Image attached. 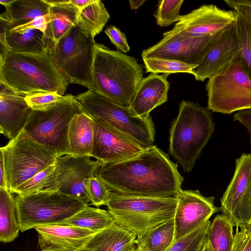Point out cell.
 Segmentation results:
<instances>
[{"instance_id":"6da1fadb","label":"cell","mask_w":251,"mask_h":251,"mask_svg":"<svg viewBox=\"0 0 251 251\" xmlns=\"http://www.w3.org/2000/svg\"><path fill=\"white\" fill-rule=\"evenodd\" d=\"M95 176L110 191L125 196L157 198H177L184 180L177 165L154 145L121 161L99 160Z\"/></svg>"},{"instance_id":"7a4b0ae2","label":"cell","mask_w":251,"mask_h":251,"mask_svg":"<svg viewBox=\"0 0 251 251\" xmlns=\"http://www.w3.org/2000/svg\"><path fill=\"white\" fill-rule=\"evenodd\" d=\"M50 45L38 53L0 52V83L24 97L49 92L63 95L69 83L57 67Z\"/></svg>"},{"instance_id":"3957f363","label":"cell","mask_w":251,"mask_h":251,"mask_svg":"<svg viewBox=\"0 0 251 251\" xmlns=\"http://www.w3.org/2000/svg\"><path fill=\"white\" fill-rule=\"evenodd\" d=\"M143 74V65L134 57L95 42L92 67L93 92L129 107Z\"/></svg>"},{"instance_id":"277c9868","label":"cell","mask_w":251,"mask_h":251,"mask_svg":"<svg viewBox=\"0 0 251 251\" xmlns=\"http://www.w3.org/2000/svg\"><path fill=\"white\" fill-rule=\"evenodd\" d=\"M215 124L210 110L198 103L182 100L170 130L169 152L184 172L192 171L210 139Z\"/></svg>"},{"instance_id":"5b68a950","label":"cell","mask_w":251,"mask_h":251,"mask_svg":"<svg viewBox=\"0 0 251 251\" xmlns=\"http://www.w3.org/2000/svg\"><path fill=\"white\" fill-rule=\"evenodd\" d=\"M176 198L129 196L110 191L106 204L115 221L137 236L174 218Z\"/></svg>"},{"instance_id":"8992f818","label":"cell","mask_w":251,"mask_h":251,"mask_svg":"<svg viewBox=\"0 0 251 251\" xmlns=\"http://www.w3.org/2000/svg\"><path fill=\"white\" fill-rule=\"evenodd\" d=\"M75 98L83 111L93 119L102 121L124 133L145 149L153 146L155 131L150 115L134 116L128 107L89 90Z\"/></svg>"},{"instance_id":"52a82bcc","label":"cell","mask_w":251,"mask_h":251,"mask_svg":"<svg viewBox=\"0 0 251 251\" xmlns=\"http://www.w3.org/2000/svg\"><path fill=\"white\" fill-rule=\"evenodd\" d=\"M83 110L75 97L46 108L32 110L24 128L38 143L55 152L59 157L70 154L68 133L70 123Z\"/></svg>"},{"instance_id":"ba28073f","label":"cell","mask_w":251,"mask_h":251,"mask_svg":"<svg viewBox=\"0 0 251 251\" xmlns=\"http://www.w3.org/2000/svg\"><path fill=\"white\" fill-rule=\"evenodd\" d=\"M4 163L7 189L14 193L21 185L59 157L50 149L38 143L23 130L0 148Z\"/></svg>"},{"instance_id":"9c48e42d","label":"cell","mask_w":251,"mask_h":251,"mask_svg":"<svg viewBox=\"0 0 251 251\" xmlns=\"http://www.w3.org/2000/svg\"><path fill=\"white\" fill-rule=\"evenodd\" d=\"M15 200L22 232L38 226L61 224L86 206L58 191L17 195Z\"/></svg>"},{"instance_id":"30bf717a","label":"cell","mask_w":251,"mask_h":251,"mask_svg":"<svg viewBox=\"0 0 251 251\" xmlns=\"http://www.w3.org/2000/svg\"><path fill=\"white\" fill-rule=\"evenodd\" d=\"M205 89L207 107L214 112L230 114L251 108V80L239 57L209 78Z\"/></svg>"},{"instance_id":"8fae6325","label":"cell","mask_w":251,"mask_h":251,"mask_svg":"<svg viewBox=\"0 0 251 251\" xmlns=\"http://www.w3.org/2000/svg\"><path fill=\"white\" fill-rule=\"evenodd\" d=\"M95 42L77 25L58 42H50L56 66L69 84H79L93 91L92 67Z\"/></svg>"},{"instance_id":"7c38bea8","label":"cell","mask_w":251,"mask_h":251,"mask_svg":"<svg viewBox=\"0 0 251 251\" xmlns=\"http://www.w3.org/2000/svg\"><path fill=\"white\" fill-rule=\"evenodd\" d=\"M221 210L234 226L251 224V153H243L235 161L233 176L221 199Z\"/></svg>"},{"instance_id":"4fadbf2b","label":"cell","mask_w":251,"mask_h":251,"mask_svg":"<svg viewBox=\"0 0 251 251\" xmlns=\"http://www.w3.org/2000/svg\"><path fill=\"white\" fill-rule=\"evenodd\" d=\"M90 156L68 154L58 157L55 162L57 191L77 199L86 205L91 200L87 186L94 176L99 160Z\"/></svg>"},{"instance_id":"5bb4252c","label":"cell","mask_w":251,"mask_h":251,"mask_svg":"<svg viewBox=\"0 0 251 251\" xmlns=\"http://www.w3.org/2000/svg\"><path fill=\"white\" fill-rule=\"evenodd\" d=\"M237 16L233 10L222 9L213 4L202 5L181 15L169 31L185 37H218L234 24Z\"/></svg>"},{"instance_id":"9a60e30c","label":"cell","mask_w":251,"mask_h":251,"mask_svg":"<svg viewBox=\"0 0 251 251\" xmlns=\"http://www.w3.org/2000/svg\"><path fill=\"white\" fill-rule=\"evenodd\" d=\"M163 35L156 44L142 51V58L170 59L198 66L221 36L185 37L169 31Z\"/></svg>"},{"instance_id":"2e32d148","label":"cell","mask_w":251,"mask_h":251,"mask_svg":"<svg viewBox=\"0 0 251 251\" xmlns=\"http://www.w3.org/2000/svg\"><path fill=\"white\" fill-rule=\"evenodd\" d=\"M174 217L175 242L191 233L221 211L214 204V197H206L199 190H181Z\"/></svg>"},{"instance_id":"e0dca14e","label":"cell","mask_w":251,"mask_h":251,"mask_svg":"<svg viewBox=\"0 0 251 251\" xmlns=\"http://www.w3.org/2000/svg\"><path fill=\"white\" fill-rule=\"evenodd\" d=\"M94 121L92 157L103 163L116 162L135 156L145 149L120 131L98 120Z\"/></svg>"},{"instance_id":"ac0fdd59","label":"cell","mask_w":251,"mask_h":251,"mask_svg":"<svg viewBox=\"0 0 251 251\" xmlns=\"http://www.w3.org/2000/svg\"><path fill=\"white\" fill-rule=\"evenodd\" d=\"M240 50L234 24L221 35L192 75L197 81L209 79L239 57Z\"/></svg>"},{"instance_id":"d6986e66","label":"cell","mask_w":251,"mask_h":251,"mask_svg":"<svg viewBox=\"0 0 251 251\" xmlns=\"http://www.w3.org/2000/svg\"><path fill=\"white\" fill-rule=\"evenodd\" d=\"M38 245L43 251H77L84 248L95 233L64 224L38 226Z\"/></svg>"},{"instance_id":"ffe728a7","label":"cell","mask_w":251,"mask_h":251,"mask_svg":"<svg viewBox=\"0 0 251 251\" xmlns=\"http://www.w3.org/2000/svg\"><path fill=\"white\" fill-rule=\"evenodd\" d=\"M0 132L10 140L24 128L32 112L25 97L0 83Z\"/></svg>"},{"instance_id":"44dd1931","label":"cell","mask_w":251,"mask_h":251,"mask_svg":"<svg viewBox=\"0 0 251 251\" xmlns=\"http://www.w3.org/2000/svg\"><path fill=\"white\" fill-rule=\"evenodd\" d=\"M169 75L151 73L143 78L129 107L132 115L148 116L151 110L167 101L170 87Z\"/></svg>"},{"instance_id":"7402d4cb","label":"cell","mask_w":251,"mask_h":251,"mask_svg":"<svg viewBox=\"0 0 251 251\" xmlns=\"http://www.w3.org/2000/svg\"><path fill=\"white\" fill-rule=\"evenodd\" d=\"M136 238L115 221L109 227L95 234L84 248L90 251H135Z\"/></svg>"},{"instance_id":"603a6c76","label":"cell","mask_w":251,"mask_h":251,"mask_svg":"<svg viewBox=\"0 0 251 251\" xmlns=\"http://www.w3.org/2000/svg\"><path fill=\"white\" fill-rule=\"evenodd\" d=\"M94 136L93 119L84 112L75 115L69 128L70 154L92 157Z\"/></svg>"},{"instance_id":"cb8c5ba5","label":"cell","mask_w":251,"mask_h":251,"mask_svg":"<svg viewBox=\"0 0 251 251\" xmlns=\"http://www.w3.org/2000/svg\"><path fill=\"white\" fill-rule=\"evenodd\" d=\"M50 7L43 0H15L5 7V12L0 15V19L7 22L10 30L38 17L48 16Z\"/></svg>"},{"instance_id":"d4e9b609","label":"cell","mask_w":251,"mask_h":251,"mask_svg":"<svg viewBox=\"0 0 251 251\" xmlns=\"http://www.w3.org/2000/svg\"><path fill=\"white\" fill-rule=\"evenodd\" d=\"M78 12L79 10L70 2V0L50 6V21L44 33L45 38L52 43L58 42L73 26L77 25Z\"/></svg>"},{"instance_id":"484cf974","label":"cell","mask_w":251,"mask_h":251,"mask_svg":"<svg viewBox=\"0 0 251 251\" xmlns=\"http://www.w3.org/2000/svg\"><path fill=\"white\" fill-rule=\"evenodd\" d=\"M21 230L15 198L8 189L0 188V241L10 243Z\"/></svg>"},{"instance_id":"4316f807","label":"cell","mask_w":251,"mask_h":251,"mask_svg":"<svg viewBox=\"0 0 251 251\" xmlns=\"http://www.w3.org/2000/svg\"><path fill=\"white\" fill-rule=\"evenodd\" d=\"M175 242L174 218L137 236L138 251H166Z\"/></svg>"},{"instance_id":"83f0119b","label":"cell","mask_w":251,"mask_h":251,"mask_svg":"<svg viewBox=\"0 0 251 251\" xmlns=\"http://www.w3.org/2000/svg\"><path fill=\"white\" fill-rule=\"evenodd\" d=\"M115 221L108 211L86 205L60 224L86 229L97 233L111 226Z\"/></svg>"},{"instance_id":"f1b7e54d","label":"cell","mask_w":251,"mask_h":251,"mask_svg":"<svg viewBox=\"0 0 251 251\" xmlns=\"http://www.w3.org/2000/svg\"><path fill=\"white\" fill-rule=\"evenodd\" d=\"M6 40L10 51L23 53L43 52L50 42L45 38L44 32L32 28L20 32L7 31Z\"/></svg>"},{"instance_id":"f546056e","label":"cell","mask_w":251,"mask_h":251,"mask_svg":"<svg viewBox=\"0 0 251 251\" xmlns=\"http://www.w3.org/2000/svg\"><path fill=\"white\" fill-rule=\"evenodd\" d=\"M110 19L104 4L100 0H94L78 12L77 25L85 35L94 39Z\"/></svg>"},{"instance_id":"4dcf8cb0","label":"cell","mask_w":251,"mask_h":251,"mask_svg":"<svg viewBox=\"0 0 251 251\" xmlns=\"http://www.w3.org/2000/svg\"><path fill=\"white\" fill-rule=\"evenodd\" d=\"M233 226L230 218L225 214L214 218L206 235L213 251H230L234 239Z\"/></svg>"},{"instance_id":"1f68e13d","label":"cell","mask_w":251,"mask_h":251,"mask_svg":"<svg viewBox=\"0 0 251 251\" xmlns=\"http://www.w3.org/2000/svg\"><path fill=\"white\" fill-rule=\"evenodd\" d=\"M55 169V163L48 166L19 186L14 193L25 196L44 191H57Z\"/></svg>"},{"instance_id":"d6a6232c","label":"cell","mask_w":251,"mask_h":251,"mask_svg":"<svg viewBox=\"0 0 251 251\" xmlns=\"http://www.w3.org/2000/svg\"><path fill=\"white\" fill-rule=\"evenodd\" d=\"M234 26L241 47L239 58L251 80V25L237 15Z\"/></svg>"},{"instance_id":"836d02e7","label":"cell","mask_w":251,"mask_h":251,"mask_svg":"<svg viewBox=\"0 0 251 251\" xmlns=\"http://www.w3.org/2000/svg\"><path fill=\"white\" fill-rule=\"evenodd\" d=\"M146 73L157 74L187 73L192 74L197 66L182 61L164 58H142Z\"/></svg>"},{"instance_id":"e575fe53","label":"cell","mask_w":251,"mask_h":251,"mask_svg":"<svg viewBox=\"0 0 251 251\" xmlns=\"http://www.w3.org/2000/svg\"><path fill=\"white\" fill-rule=\"evenodd\" d=\"M211 223L209 220L203 223L191 233L174 243L166 251H201Z\"/></svg>"},{"instance_id":"d590c367","label":"cell","mask_w":251,"mask_h":251,"mask_svg":"<svg viewBox=\"0 0 251 251\" xmlns=\"http://www.w3.org/2000/svg\"><path fill=\"white\" fill-rule=\"evenodd\" d=\"M183 0H159L154 14L157 25L161 27L169 26L180 20L179 11Z\"/></svg>"},{"instance_id":"8d00e7d4","label":"cell","mask_w":251,"mask_h":251,"mask_svg":"<svg viewBox=\"0 0 251 251\" xmlns=\"http://www.w3.org/2000/svg\"><path fill=\"white\" fill-rule=\"evenodd\" d=\"M70 95H61L57 92L39 93L25 97L28 105L33 110L41 109L69 98Z\"/></svg>"},{"instance_id":"74e56055","label":"cell","mask_w":251,"mask_h":251,"mask_svg":"<svg viewBox=\"0 0 251 251\" xmlns=\"http://www.w3.org/2000/svg\"><path fill=\"white\" fill-rule=\"evenodd\" d=\"M87 189L92 204L97 207L106 205L110 191L99 178L93 177L88 182Z\"/></svg>"},{"instance_id":"f35d334b","label":"cell","mask_w":251,"mask_h":251,"mask_svg":"<svg viewBox=\"0 0 251 251\" xmlns=\"http://www.w3.org/2000/svg\"><path fill=\"white\" fill-rule=\"evenodd\" d=\"M237 227L230 251H251V224Z\"/></svg>"},{"instance_id":"ab89813d","label":"cell","mask_w":251,"mask_h":251,"mask_svg":"<svg viewBox=\"0 0 251 251\" xmlns=\"http://www.w3.org/2000/svg\"><path fill=\"white\" fill-rule=\"evenodd\" d=\"M104 32L118 50L124 53H127L129 51L130 47L125 33L121 31L117 27L110 25L104 30Z\"/></svg>"},{"instance_id":"60d3db41","label":"cell","mask_w":251,"mask_h":251,"mask_svg":"<svg viewBox=\"0 0 251 251\" xmlns=\"http://www.w3.org/2000/svg\"><path fill=\"white\" fill-rule=\"evenodd\" d=\"M226 3L251 25V0H225Z\"/></svg>"},{"instance_id":"b9f144b4","label":"cell","mask_w":251,"mask_h":251,"mask_svg":"<svg viewBox=\"0 0 251 251\" xmlns=\"http://www.w3.org/2000/svg\"><path fill=\"white\" fill-rule=\"evenodd\" d=\"M49 15L38 17L31 22L11 29L12 32H20L29 28L37 29L45 33L47 25L49 22Z\"/></svg>"},{"instance_id":"7bdbcfd3","label":"cell","mask_w":251,"mask_h":251,"mask_svg":"<svg viewBox=\"0 0 251 251\" xmlns=\"http://www.w3.org/2000/svg\"><path fill=\"white\" fill-rule=\"evenodd\" d=\"M234 121H238L247 129L251 144V108L239 111L233 116Z\"/></svg>"},{"instance_id":"ee69618b","label":"cell","mask_w":251,"mask_h":251,"mask_svg":"<svg viewBox=\"0 0 251 251\" xmlns=\"http://www.w3.org/2000/svg\"><path fill=\"white\" fill-rule=\"evenodd\" d=\"M0 52L10 51L6 40V33L9 31L7 22L0 19Z\"/></svg>"},{"instance_id":"f6af8a7d","label":"cell","mask_w":251,"mask_h":251,"mask_svg":"<svg viewBox=\"0 0 251 251\" xmlns=\"http://www.w3.org/2000/svg\"><path fill=\"white\" fill-rule=\"evenodd\" d=\"M0 188L7 189L6 175L2 153L0 151Z\"/></svg>"},{"instance_id":"bcb514c9","label":"cell","mask_w":251,"mask_h":251,"mask_svg":"<svg viewBox=\"0 0 251 251\" xmlns=\"http://www.w3.org/2000/svg\"><path fill=\"white\" fill-rule=\"evenodd\" d=\"M93 1L94 0H70V2L79 11L93 2Z\"/></svg>"},{"instance_id":"7dc6e473","label":"cell","mask_w":251,"mask_h":251,"mask_svg":"<svg viewBox=\"0 0 251 251\" xmlns=\"http://www.w3.org/2000/svg\"><path fill=\"white\" fill-rule=\"evenodd\" d=\"M146 0H129L128 1L131 9H137L143 5Z\"/></svg>"},{"instance_id":"c3c4849f","label":"cell","mask_w":251,"mask_h":251,"mask_svg":"<svg viewBox=\"0 0 251 251\" xmlns=\"http://www.w3.org/2000/svg\"><path fill=\"white\" fill-rule=\"evenodd\" d=\"M201 251H213L206 237Z\"/></svg>"},{"instance_id":"681fc988","label":"cell","mask_w":251,"mask_h":251,"mask_svg":"<svg viewBox=\"0 0 251 251\" xmlns=\"http://www.w3.org/2000/svg\"><path fill=\"white\" fill-rule=\"evenodd\" d=\"M14 0H0V3L6 7L13 2Z\"/></svg>"},{"instance_id":"f907efd6","label":"cell","mask_w":251,"mask_h":251,"mask_svg":"<svg viewBox=\"0 0 251 251\" xmlns=\"http://www.w3.org/2000/svg\"><path fill=\"white\" fill-rule=\"evenodd\" d=\"M90 251L84 248L82 249H81V250H80L79 251Z\"/></svg>"},{"instance_id":"816d5d0a","label":"cell","mask_w":251,"mask_h":251,"mask_svg":"<svg viewBox=\"0 0 251 251\" xmlns=\"http://www.w3.org/2000/svg\"><path fill=\"white\" fill-rule=\"evenodd\" d=\"M135 251H137V249H136V250H135Z\"/></svg>"},{"instance_id":"f5cc1de1","label":"cell","mask_w":251,"mask_h":251,"mask_svg":"<svg viewBox=\"0 0 251 251\" xmlns=\"http://www.w3.org/2000/svg\"></svg>"},{"instance_id":"db71d44e","label":"cell","mask_w":251,"mask_h":251,"mask_svg":"<svg viewBox=\"0 0 251 251\" xmlns=\"http://www.w3.org/2000/svg\"></svg>"}]
</instances>
